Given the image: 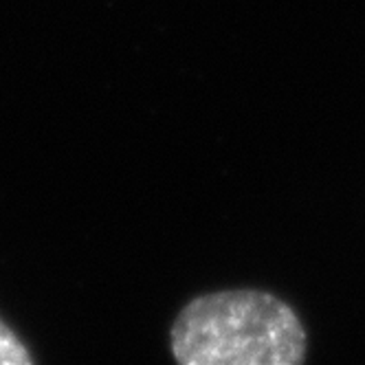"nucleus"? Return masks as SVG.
<instances>
[{"label": "nucleus", "instance_id": "obj_1", "mask_svg": "<svg viewBox=\"0 0 365 365\" xmlns=\"http://www.w3.org/2000/svg\"><path fill=\"white\" fill-rule=\"evenodd\" d=\"M308 336L295 310L264 291H220L192 299L170 330L180 365H297Z\"/></svg>", "mask_w": 365, "mask_h": 365}, {"label": "nucleus", "instance_id": "obj_2", "mask_svg": "<svg viewBox=\"0 0 365 365\" xmlns=\"http://www.w3.org/2000/svg\"><path fill=\"white\" fill-rule=\"evenodd\" d=\"M34 356L20 339L0 322V365H31Z\"/></svg>", "mask_w": 365, "mask_h": 365}]
</instances>
